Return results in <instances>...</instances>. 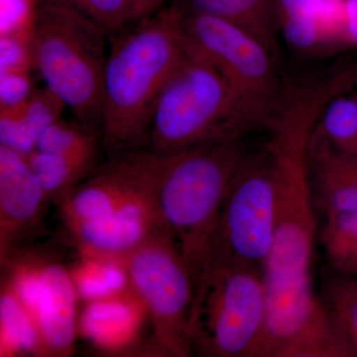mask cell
I'll return each instance as SVG.
<instances>
[{
    "mask_svg": "<svg viewBox=\"0 0 357 357\" xmlns=\"http://www.w3.org/2000/svg\"><path fill=\"white\" fill-rule=\"evenodd\" d=\"M163 227L153 187L107 217L77 223L67 229L81 255L124 259Z\"/></svg>",
    "mask_w": 357,
    "mask_h": 357,
    "instance_id": "7c38bea8",
    "label": "cell"
},
{
    "mask_svg": "<svg viewBox=\"0 0 357 357\" xmlns=\"http://www.w3.org/2000/svg\"><path fill=\"white\" fill-rule=\"evenodd\" d=\"M352 356H357V283L344 277L326 281L321 298Z\"/></svg>",
    "mask_w": 357,
    "mask_h": 357,
    "instance_id": "603a6c76",
    "label": "cell"
},
{
    "mask_svg": "<svg viewBox=\"0 0 357 357\" xmlns=\"http://www.w3.org/2000/svg\"><path fill=\"white\" fill-rule=\"evenodd\" d=\"M266 319L261 268L218 252L195 282L189 317L192 354L257 357Z\"/></svg>",
    "mask_w": 357,
    "mask_h": 357,
    "instance_id": "8992f818",
    "label": "cell"
},
{
    "mask_svg": "<svg viewBox=\"0 0 357 357\" xmlns=\"http://www.w3.org/2000/svg\"><path fill=\"white\" fill-rule=\"evenodd\" d=\"M312 155L333 182L357 191V156L340 151L323 135L316 136L312 141Z\"/></svg>",
    "mask_w": 357,
    "mask_h": 357,
    "instance_id": "d4e9b609",
    "label": "cell"
},
{
    "mask_svg": "<svg viewBox=\"0 0 357 357\" xmlns=\"http://www.w3.org/2000/svg\"><path fill=\"white\" fill-rule=\"evenodd\" d=\"M354 156H357V151H356V155H354Z\"/></svg>",
    "mask_w": 357,
    "mask_h": 357,
    "instance_id": "1f68e13d",
    "label": "cell"
},
{
    "mask_svg": "<svg viewBox=\"0 0 357 357\" xmlns=\"http://www.w3.org/2000/svg\"><path fill=\"white\" fill-rule=\"evenodd\" d=\"M74 9L95 22L109 35L134 20L133 0H44Z\"/></svg>",
    "mask_w": 357,
    "mask_h": 357,
    "instance_id": "cb8c5ba5",
    "label": "cell"
},
{
    "mask_svg": "<svg viewBox=\"0 0 357 357\" xmlns=\"http://www.w3.org/2000/svg\"><path fill=\"white\" fill-rule=\"evenodd\" d=\"M31 37L20 35L0 36V72L31 70Z\"/></svg>",
    "mask_w": 357,
    "mask_h": 357,
    "instance_id": "4316f807",
    "label": "cell"
},
{
    "mask_svg": "<svg viewBox=\"0 0 357 357\" xmlns=\"http://www.w3.org/2000/svg\"><path fill=\"white\" fill-rule=\"evenodd\" d=\"M344 42L357 46V0H345Z\"/></svg>",
    "mask_w": 357,
    "mask_h": 357,
    "instance_id": "f1b7e54d",
    "label": "cell"
},
{
    "mask_svg": "<svg viewBox=\"0 0 357 357\" xmlns=\"http://www.w3.org/2000/svg\"><path fill=\"white\" fill-rule=\"evenodd\" d=\"M0 337L1 356H41L36 324L6 282H2L0 297Z\"/></svg>",
    "mask_w": 357,
    "mask_h": 357,
    "instance_id": "d6986e66",
    "label": "cell"
},
{
    "mask_svg": "<svg viewBox=\"0 0 357 357\" xmlns=\"http://www.w3.org/2000/svg\"><path fill=\"white\" fill-rule=\"evenodd\" d=\"M37 10L33 0H0V36L31 37Z\"/></svg>",
    "mask_w": 357,
    "mask_h": 357,
    "instance_id": "484cf974",
    "label": "cell"
},
{
    "mask_svg": "<svg viewBox=\"0 0 357 357\" xmlns=\"http://www.w3.org/2000/svg\"><path fill=\"white\" fill-rule=\"evenodd\" d=\"M35 89L30 70L0 72V110L21 105Z\"/></svg>",
    "mask_w": 357,
    "mask_h": 357,
    "instance_id": "83f0119b",
    "label": "cell"
},
{
    "mask_svg": "<svg viewBox=\"0 0 357 357\" xmlns=\"http://www.w3.org/2000/svg\"><path fill=\"white\" fill-rule=\"evenodd\" d=\"M49 202L58 204L98 167V157L72 156L34 150L27 155Z\"/></svg>",
    "mask_w": 357,
    "mask_h": 357,
    "instance_id": "ac0fdd59",
    "label": "cell"
},
{
    "mask_svg": "<svg viewBox=\"0 0 357 357\" xmlns=\"http://www.w3.org/2000/svg\"><path fill=\"white\" fill-rule=\"evenodd\" d=\"M182 13L188 48L217 68L238 93L274 119L285 96L279 63L257 38L229 21Z\"/></svg>",
    "mask_w": 357,
    "mask_h": 357,
    "instance_id": "ba28073f",
    "label": "cell"
},
{
    "mask_svg": "<svg viewBox=\"0 0 357 357\" xmlns=\"http://www.w3.org/2000/svg\"><path fill=\"white\" fill-rule=\"evenodd\" d=\"M326 102L328 96L321 89H291L267 131L276 166L277 213L273 243L262 271L267 291L266 332L274 337L302 332L326 314L312 275L319 232L309 145Z\"/></svg>",
    "mask_w": 357,
    "mask_h": 357,
    "instance_id": "6da1fadb",
    "label": "cell"
},
{
    "mask_svg": "<svg viewBox=\"0 0 357 357\" xmlns=\"http://www.w3.org/2000/svg\"><path fill=\"white\" fill-rule=\"evenodd\" d=\"M33 70L76 121L100 134L109 35L74 9L44 2L31 32Z\"/></svg>",
    "mask_w": 357,
    "mask_h": 357,
    "instance_id": "5b68a950",
    "label": "cell"
},
{
    "mask_svg": "<svg viewBox=\"0 0 357 357\" xmlns=\"http://www.w3.org/2000/svg\"><path fill=\"white\" fill-rule=\"evenodd\" d=\"M277 173L267 142L249 152L223 202L217 251L263 269L275 232Z\"/></svg>",
    "mask_w": 357,
    "mask_h": 357,
    "instance_id": "9c48e42d",
    "label": "cell"
},
{
    "mask_svg": "<svg viewBox=\"0 0 357 357\" xmlns=\"http://www.w3.org/2000/svg\"><path fill=\"white\" fill-rule=\"evenodd\" d=\"M146 309L133 289L86 302L77 331L100 351L123 352L136 344Z\"/></svg>",
    "mask_w": 357,
    "mask_h": 357,
    "instance_id": "5bb4252c",
    "label": "cell"
},
{
    "mask_svg": "<svg viewBox=\"0 0 357 357\" xmlns=\"http://www.w3.org/2000/svg\"><path fill=\"white\" fill-rule=\"evenodd\" d=\"M187 53L176 7L131 21L109 36L100 138L109 155L146 148L152 114Z\"/></svg>",
    "mask_w": 357,
    "mask_h": 357,
    "instance_id": "7a4b0ae2",
    "label": "cell"
},
{
    "mask_svg": "<svg viewBox=\"0 0 357 357\" xmlns=\"http://www.w3.org/2000/svg\"><path fill=\"white\" fill-rule=\"evenodd\" d=\"M183 13L213 16L234 23L267 47L280 63V26L276 0H180Z\"/></svg>",
    "mask_w": 357,
    "mask_h": 357,
    "instance_id": "9a60e30c",
    "label": "cell"
},
{
    "mask_svg": "<svg viewBox=\"0 0 357 357\" xmlns=\"http://www.w3.org/2000/svg\"><path fill=\"white\" fill-rule=\"evenodd\" d=\"M48 202L27 156L0 145L1 265L39 234Z\"/></svg>",
    "mask_w": 357,
    "mask_h": 357,
    "instance_id": "8fae6325",
    "label": "cell"
},
{
    "mask_svg": "<svg viewBox=\"0 0 357 357\" xmlns=\"http://www.w3.org/2000/svg\"><path fill=\"white\" fill-rule=\"evenodd\" d=\"M65 109L48 89H35L24 102L0 110V145L27 156L36 149L45 129L62 117Z\"/></svg>",
    "mask_w": 357,
    "mask_h": 357,
    "instance_id": "2e32d148",
    "label": "cell"
},
{
    "mask_svg": "<svg viewBox=\"0 0 357 357\" xmlns=\"http://www.w3.org/2000/svg\"><path fill=\"white\" fill-rule=\"evenodd\" d=\"M161 156L141 148L109 155L59 204L66 227L107 217L154 187Z\"/></svg>",
    "mask_w": 357,
    "mask_h": 357,
    "instance_id": "30bf717a",
    "label": "cell"
},
{
    "mask_svg": "<svg viewBox=\"0 0 357 357\" xmlns=\"http://www.w3.org/2000/svg\"><path fill=\"white\" fill-rule=\"evenodd\" d=\"M164 0H133L134 20L159 10Z\"/></svg>",
    "mask_w": 357,
    "mask_h": 357,
    "instance_id": "4dcf8cb0",
    "label": "cell"
},
{
    "mask_svg": "<svg viewBox=\"0 0 357 357\" xmlns=\"http://www.w3.org/2000/svg\"><path fill=\"white\" fill-rule=\"evenodd\" d=\"M326 4L328 0H276L280 33L291 48L305 55L330 50Z\"/></svg>",
    "mask_w": 357,
    "mask_h": 357,
    "instance_id": "e0dca14e",
    "label": "cell"
},
{
    "mask_svg": "<svg viewBox=\"0 0 357 357\" xmlns=\"http://www.w3.org/2000/svg\"><path fill=\"white\" fill-rule=\"evenodd\" d=\"M102 146L100 134L82 122L58 119L50 124L37 142L36 149L48 153L98 157Z\"/></svg>",
    "mask_w": 357,
    "mask_h": 357,
    "instance_id": "44dd1931",
    "label": "cell"
},
{
    "mask_svg": "<svg viewBox=\"0 0 357 357\" xmlns=\"http://www.w3.org/2000/svg\"><path fill=\"white\" fill-rule=\"evenodd\" d=\"M123 260L129 285L149 317L155 354L194 356L189 338L194 277L172 234L159 229Z\"/></svg>",
    "mask_w": 357,
    "mask_h": 357,
    "instance_id": "52a82bcc",
    "label": "cell"
},
{
    "mask_svg": "<svg viewBox=\"0 0 357 357\" xmlns=\"http://www.w3.org/2000/svg\"><path fill=\"white\" fill-rule=\"evenodd\" d=\"M249 152L245 139H232L161 156L155 204L195 282L215 255L223 202Z\"/></svg>",
    "mask_w": 357,
    "mask_h": 357,
    "instance_id": "3957f363",
    "label": "cell"
},
{
    "mask_svg": "<svg viewBox=\"0 0 357 357\" xmlns=\"http://www.w3.org/2000/svg\"><path fill=\"white\" fill-rule=\"evenodd\" d=\"M70 274L84 303L109 297L130 286L126 263L121 258L81 255Z\"/></svg>",
    "mask_w": 357,
    "mask_h": 357,
    "instance_id": "ffe728a7",
    "label": "cell"
},
{
    "mask_svg": "<svg viewBox=\"0 0 357 357\" xmlns=\"http://www.w3.org/2000/svg\"><path fill=\"white\" fill-rule=\"evenodd\" d=\"M337 93L328 100L319 115L317 128L340 151H357V98Z\"/></svg>",
    "mask_w": 357,
    "mask_h": 357,
    "instance_id": "7402d4cb",
    "label": "cell"
},
{
    "mask_svg": "<svg viewBox=\"0 0 357 357\" xmlns=\"http://www.w3.org/2000/svg\"><path fill=\"white\" fill-rule=\"evenodd\" d=\"M76 285L62 264L39 257L38 292L33 319L38 328L41 356H68L77 332Z\"/></svg>",
    "mask_w": 357,
    "mask_h": 357,
    "instance_id": "4fadbf2b",
    "label": "cell"
},
{
    "mask_svg": "<svg viewBox=\"0 0 357 357\" xmlns=\"http://www.w3.org/2000/svg\"><path fill=\"white\" fill-rule=\"evenodd\" d=\"M273 121L187 46L155 105L146 149L167 156L217 141L245 139L268 131Z\"/></svg>",
    "mask_w": 357,
    "mask_h": 357,
    "instance_id": "277c9868",
    "label": "cell"
},
{
    "mask_svg": "<svg viewBox=\"0 0 357 357\" xmlns=\"http://www.w3.org/2000/svg\"><path fill=\"white\" fill-rule=\"evenodd\" d=\"M335 270L342 274H357V238Z\"/></svg>",
    "mask_w": 357,
    "mask_h": 357,
    "instance_id": "f546056e",
    "label": "cell"
}]
</instances>
